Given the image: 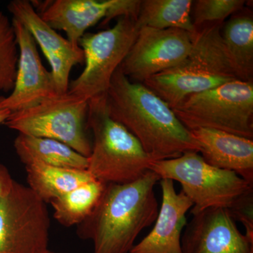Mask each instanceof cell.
<instances>
[{
	"label": "cell",
	"instance_id": "obj_2",
	"mask_svg": "<svg viewBox=\"0 0 253 253\" xmlns=\"http://www.w3.org/2000/svg\"><path fill=\"white\" fill-rule=\"evenodd\" d=\"M161 178L148 171L137 180L105 184L90 215L79 224L78 234L90 239L94 253H129L141 231L158 213L154 187Z\"/></svg>",
	"mask_w": 253,
	"mask_h": 253
},
{
	"label": "cell",
	"instance_id": "obj_25",
	"mask_svg": "<svg viewBox=\"0 0 253 253\" xmlns=\"http://www.w3.org/2000/svg\"><path fill=\"white\" fill-rule=\"evenodd\" d=\"M141 0H115L106 17L101 22V26L109 24L111 20L116 18L131 17L136 20L140 7Z\"/></svg>",
	"mask_w": 253,
	"mask_h": 253
},
{
	"label": "cell",
	"instance_id": "obj_17",
	"mask_svg": "<svg viewBox=\"0 0 253 253\" xmlns=\"http://www.w3.org/2000/svg\"><path fill=\"white\" fill-rule=\"evenodd\" d=\"M14 146L25 166L42 165L66 169H87L88 158L61 141L19 134L14 140Z\"/></svg>",
	"mask_w": 253,
	"mask_h": 253
},
{
	"label": "cell",
	"instance_id": "obj_21",
	"mask_svg": "<svg viewBox=\"0 0 253 253\" xmlns=\"http://www.w3.org/2000/svg\"><path fill=\"white\" fill-rule=\"evenodd\" d=\"M104 187V184L94 179L53 200L50 204L55 219L67 227L79 225L90 215Z\"/></svg>",
	"mask_w": 253,
	"mask_h": 253
},
{
	"label": "cell",
	"instance_id": "obj_9",
	"mask_svg": "<svg viewBox=\"0 0 253 253\" xmlns=\"http://www.w3.org/2000/svg\"><path fill=\"white\" fill-rule=\"evenodd\" d=\"M50 219L45 203L14 181L0 198V253H42L49 246Z\"/></svg>",
	"mask_w": 253,
	"mask_h": 253
},
{
	"label": "cell",
	"instance_id": "obj_20",
	"mask_svg": "<svg viewBox=\"0 0 253 253\" xmlns=\"http://www.w3.org/2000/svg\"><path fill=\"white\" fill-rule=\"evenodd\" d=\"M191 0H141L136 23L139 28L183 30L194 33Z\"/></svg>",
	"mask_w": 253,
	"mask_h": 253
},
{
	"label": "cell",
	"instance_id": "obj_27",
	"mask_svg": "<svg viewBox=\"0 0 253 253\" xmlns=\"http://www.w3.org/2000/svg\"><path fill=\"white\" fill-rule=\"evenodd\" d=\"M11 113L9 111L6 109L0 110V124L4 123L5 121L9 118Z\"/></svg>",
	"mask_w": 253,
	"mask_h": 253
},
{
	"label": "cell",
	"instance_id": "obj_23",
	"mask_svg": "<svg viewBox=\"0 0 253 253\" xmlns=\"http://www.w3.org/2000/svg\"><path fill=\"white\" fill-rule=\"evenodd\" d=\"M244 0H196L193 1L191 21L195 28L224 20L245 8Z\"/></svg>",
	"mask_w": 253,
	"mask_h": 253
},
{
	"label": "cell",
	"instance_id": "obj_4",
	"mask_svg": "<svg viewBox=\"0 0 253 253\" xmlns=\"http://www.w3.org/2000/svg\"><path fill=\"white\" fill-rule=\"evenodd\" d=\"M87 129L94 136L86 170L104 184L139 179L154 162L137 139L108 113L106 94L88 101Z\"/></svg>",
	"mask_w": 253,
	"mask_h": 253
},
{
	"label": "cell",
	"instance_id": "obj_12",
	"mask_svg": "<svg viewBox=\"0 0 253 253\" xmlns=\"http://www.w3.org/2000/svg\"><path fill=\"white\" fill-rule=\"evenodd\" d=\"M13 18L21 23L33 36L51 66V76L58 94H66L71 70L84 63L83 50L71 42L41 18L28 0H13L8 4Z\"/></svg>",
	"mask_w": 253,
	"mask_h": 253
},
{
	"label": "cell",
	"instance_id": "obj_5",
	"mask_svg": "<svg viewBox=\"0 0 253 253\" xmlns=\"http://www.w3.org/2000/svg\"><path fill=\"white\" fill-rule=\"evenodd\" d=\"M150 170L161 179L179 182L181 191L192 202L191 214L211 208L229 209L253 184L232 171L214 167L199 153L186 152L178 157L151 163Z\"/></svg>",
	"mask_w": 253,
	"mask_h": 253
},
{
	"label": "cell",
	"instance_id": "obj_14",
	"mask_svg": "<svg viewBox=\"0 0 253 253\" xmlns=\"http://www.w3.org/2000/svg\"><path fill=\"white\" fill-rule=\"evenodd\" d=\"M162 205L154 227L129 253H182L181 234L187 224L186 214L193 204L182 191L177 194L172 180L161 179Z\"/></svg>",
	"mask_w": 253,
	"mask_h": 253
},
{
	"label": "cell",
	"instance_id": "obj_8",
	"mask_svg": "<svg viewBox=\"0 0 253 253\" xmlns=\"http://www.w3.org/2000/svg\"><path fill=\"white\" fill-rule=\"evenodd\" d=\"M139 27L131 17L118 18L113 27L85 33L78 44L84 55V68L69 83L68 92L86 101L106 94L111 79L134 44Z\"/></svg>",
	"mask_w": 253,
	"mask_h": 253
},
{
	"label": "cell",
	"instance_id": "obj_11",
	"mask_svg": "<svg viewBox=\"0 0 253 253\" xmlns=\"http://www.w3.org/2000/svg\"><path fill=\"white\" fill-rule=\"evenodd\" d=\"M17 41L18 61L14 89L9 96L0 97V110L11 113L36 106L59 94L50 71L43 66L38 46L31 33L16 19L11 20Z\"/></svg>",
	"mask_w": 253,
	"mask_h": 253
},
{
	"label": "cell",
	"instance_id": "obj_6",
	"mask_svg": "<svg viewBox=\"0 0 253 253\" xmlns=\"http://www.w3.org/2000/svg\"><path fill=\"white\" fill-rule=\"evenodd\" d=\"M188 129L210 128L253 139V82L236 80L193 94L172 109Z\"/></svg>",
	"mask_w": 253,
	"mask_h": 253
},
{
	"label": "cell",
	"instance_id": "obj_24",
	"mask_svg": "<svg viewBox=\"0 0 253 253\" xmlns=\"http://www.w3.org/2000/svg\"><path fill=\"white\" fill-rule=\"evenodd\" d=\"M235 221H239L246 229V235L253 241V190L243 195L227 209Z\"/></svg>",
	"mask_w": 253,
	"mask_h": 253
},
{
	"label": "cell",
	"instance_id": "obj_10",
	"mask_svg": "<svg viewBox=\"0 0 253 253\" xmlns=\"http://www.w3.org/2000/svg\"><path fill=\"white\" fill-rule=\"evenodd\" d=\"M191 47V33L188 32L141 27L119 68L131 81L144 83L155 75L180 64L189 56Z\"/></svg>",
	"mask_w": 253,
	"mask_h": 253
},
{
	"label": "cell",
	"instance_id": "obj_22",
	"mask_svg": "<svg viewBox=\"0 0 253 253\" xmlns=\"http://www.w3.org/2000/svg\"><path fill=\"white\" fill-rule=\"evenodd\" d=\"M19 56L12 22L0 11V92L14 89Z\"/></svg>",
	"mask_w": 253,
	"mask_h": 253
},
{
	"label": "cell",
	"instance_id": "obj_28",
	"mask_svg": "<svg viewBox=\"0 0 253 253\" xmlns=\"http://www.w3.org/2000/svg\"><path fill=\"white\" fill-rule=\"evenodd\" d=\"M42 253H60L52 252V251H49V250H47V251H44V252H43Z\"/></svg>",
	"mask_w": 253,
	"mask_h": 253
},
{
	"label": "cell",
	"instance_id": "obj_7",
	"mask_svg": "<svg viewBox=\"0 0 253 253\" xmlns=\"http://www.w3.org/2000/svg\"><path fill=\"white\" fill-rule=\"evenodd\" d=\"M88 111V101L67 92L11 113L4 124L19 134L61 141L88 158L92 145L86 134Z\"/></svg>",
	"mask_w": 253,
	"mask_h": 253
},
{
	"label": "cell",
	"instance_id": "obj_19",
	"mask_svg": "<svg viewBox=\"0 0 253 253\" xmlns=\"http://www.w3.org/2000/svg\"><path fill=\"white\" fill-rule=\"evenodd\" d=\"M25 168L28 187L45 204H50L53 200L94 179L87 170L42 165H31Z\"/></svg>",
	"mask_w": 253,
	"mask_h": 253
},
{
	"label": "cell",
	"instance_id": "obj_3",
	"mask_svg": "<svg viewBox=\"0 0 253 253\" xmlns=\"http://www.w3.org/2000/svg\"><path fill=\"white\" fill-rule=\"evenodd\" d=\"M223 24L196 28L191 34L192 47L187 58L142 84L172 109L188 96L238 80L221 38Z\"/></svg>",
	"mask_w": 253,
	"mask_h": 253
},
{
	"label": "cell",
	"instance_id": "obj_18",
	"mask_svg": "<svg viewBox=\"0 0 253 253\" xmlns=\"http://www.w3.org/2000/svg\"><path fill=\"white\" fill-rule=\"evenodd\" d=\"M221 38L238 80L253 82V16L244 8L229 17L221 28Z\"/></svg>",
	"mask_w": 253,
	"mask_h": 253
},
{
	"label": "cell",
	"instance_id": "obj_13",
	"mask_svg": "<svg viewBox=\"0 0 253 253\" xmlns=\"http://www.w3.org/2000/svg\"><path fill=\"white\" fill-rule=\"evenodd\" d=\"M182 253H253V241L238 229L227 209L193 214L181 240Z\"/></svg>",
	"mask_w": 253,
	"mask_h": 253
},
{
	"label": "cell",
	"instance_id": "obj_26",
	"mask_svg": "<svg viewBox=\"0 0 253 253\" xmlns=\"http://www.w3.org/2000/svg\"><path fill=\"white\" fill-rule=\"evenodd\" d=\"M14 181L7 168L0 163V198L9 192Z\"/></svg>",
	"mask_w": 253,
	"mask_h": 253
},
{
	"label": "cell",
	"instance_id": "obj_15",
	"mask_svg": "<svg viewBox=\"0 0 253 253\" xmlns=\"http://www.w3.org/2000/svg\"><path fill=\"white\" fill-rule=\"evenodd\" d=\"M37 12L55 31H63L73 44L89 28L107 16L115 0H54L32 1Z\"/></svg>",
	"mask_w": 253,
	"mask_h": 253
},
{
	"label": "cell",
	"instance_id": "obj_1",
	"mask_svg": "<svg viewBox=\"0 0 253 253\" xmlns=\"http://www.w3.org/2000/svg\"><path fill=\"white\" fill-rule=\"evenodd\" d=\"M109 116L126 126L154 161L200 152V146L172 109L142 83L118 68L106 94Z\"/></svg>",
	"mask_w": 253,
	"mask_h": 253
},
{
	"label": "cell",
	"instance_id": "obj_16",
	"mask_svg": "<svg viewBox=\"0 0 253 253\" xmlns=\"http://www.w3.org/2000/svg\"><path fill=\"white\" fill-rule=\"evenodd\" d=\"M200 146L201 156L214 167L232 171L253 184V140L210 129H189Z\"/></svg>",
	"mask_w": 253,
	"mask_h": 253
}]
</instances>
